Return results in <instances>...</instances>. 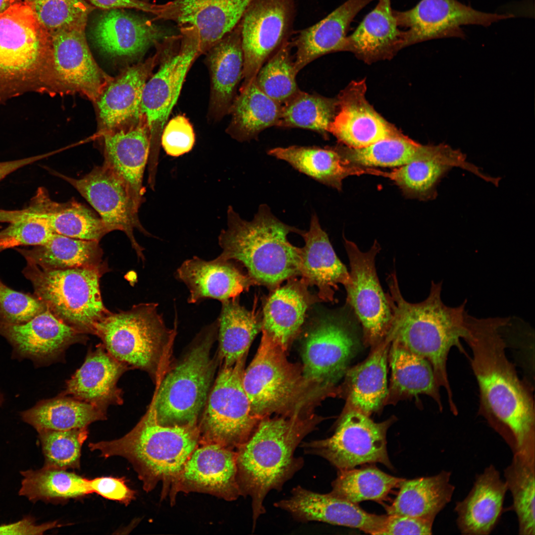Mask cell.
Returning <instances> with one entry per match:
<instances>
[{
  "label": "cell",
  "instance_id": "6da1fadb",
  "mask_svg": "<svg viewBox=\"0 0 535 535\" xmlns=\"http://www.w3.org/2000/svg\"><path fill=\"white\" fill-rule=\"evenodd\" d=\"M508 317L469 316L464 339L470 347L472 368L480 390V412L504 428L515 440L517 452L534 451L535 411L531 391L521 380L506 353Z\"/></svg>",
  "mask_w": 535,
  "mask_h": 535
},
{
  "label": "cell",
  "instance_id": "7a4b0ae2",
  "mask_svg": "<svg viewBox=\"0 0 535 535\" xmlns=\"http://www.w3.org/2000/svg\"><path fill=\"white\" fill-rule=\"evenodd\" d=\"M386 281L388 291L386 296L392 320L385 338L430 362L437 385L445 389L450 410L456 413L447 362L452 347L464 352L461 340L468 332L467 301L457 307L447 306L441 297L442 282L432 281L428 297L422 302L410 303L401 294L395 271L388 275Z\"/></svg>",
  "mask_w": 535,
  "mask_h": 535
},
{
  "label": "cell",
  "instance_id": "3957f363",
  "mask_svg": "<svg viewBox=\"0 0 535 535\" xmlns=\"http://www.w3.org/2000/svg\"><path fill=\"white\" fill-rule=\"evenodd\" d=\"M318 421L297 415L265 418L235 449L238 483L241 495L252 499L253 529L266 512L264 501L268 493L281 490L303 467L304 460L295 457V451Z\"/></svg>",
  "mask_w": 535,
  "mask_h": 535
},
{
  "label": "cell",
  "instance_id": "277c9868",
  "mask_svg": "<svg viewBox=\"0 0 535 535\" xmlns=\"http://www.w3.org/2000/svg\"><path fill=\"white\" fill-rule=\"evenodd\" d=\"M227 227L221 230L218 256L238 263L247 270L255 285L274 289L284 280L300 275V249L288 235L304 230L278 219L267 204L261 205L253 218H242L231 206L227 213Z\"/></svg>",
  "mask_w": 535,
  "mask_h": 535
},
{
  "label": "cell",
  "instance_id": "5b68a950",
  "mask_svg": "<svg viewBox=\"0 0 535 535\" xmlns=\"http://www.w3.org/2000/svg\"><path fill=\"white\" fill-rule=\"evenodd\" d=\"M196 425L167 427L159 424L149 406L135 427L120 438L91 442V451L107 458L121 456L133 465L143 488L150 491L160 482L170 489L186 461L198 446Z\"/></svg>",
  "mask_w": 535,
  "mask_h": 535
},
{
  "label": "cell",
  "instance_id": "8992f818",
  "mask_svg": "<svg viewBox=\"0 0 535 535\" xmlns=\"http://www.w3.org/2000/svg\"><path fill=\"white\" fill-rule=\"evenodd\" d=\"M157 303H140L126 311L109 312L95 325L94 333L106 350L130 369L149 374L158 385L171 366L177 315L168 327Z\"/></svg>",
  "mask_w": 535,
  "mask_h": 535
},
{
  "label": "cell",
  "instance_id": "52a82bcc",
  "mask_svg": "<svg viewBox=\"0 0 535 535\" xmlns=\"http://www.w3.org/2000/svg\"><path fill=\"white\" fill-rule=\"evenodd\" d=\"M217 318L205 326L182 359L170 368L156 385L150 405L163 426L196 425L206 404L216 368L211 355L217 336Z\"/></svg>",
  "mask_w": 535,
  "mask_h": 535
},
{
  "label": "cell",
  "instance_id": "ba28073f",
  "mask_svg": "<svg viewBox=\"0 0 535 535\" xmlns=\"http://www.w3.org/2000/svg\"><path fill=\"white\" fill-rule=\"evenodd\" d=\"M22 273L34 296L57 318L84 334H94L96 324L108 312L100 288L99 266L43 268L26 261Z\"/></svg>",
  "mask_w": 535,
  "mask_h": 535
},
{
  "label": "cell",
  "instance_id": "9c48e42d",
  "mask_svg": "<svg viewBox=\"0 0 535 535\" xmlns=\"http://www.w3.org/2000/svg\"><path fill=\"white\" fill-rule=\"evenodd\" d=\"M178 35L167 36L155 44L162 63L146 82L142 93L141 112L150 135L148 164L156 166L160 137L171 110L176 104L187 73L200 55L197 29L180 27Z\"/></svg>",
  "mask_w": 535,
  "mask_h": 535
},
{
  "label": "cell",
  "instance_id": "30bf717a",
  "mask_svg": "<svg viewBox=\"0 0 535 535\" xmlns=\"http://www.w3.org/2000/svg\"><path fill=\"white\" fill-rule=\"evenodd\" d=\"M246 356L220 370L197 424L199 444H217L235 449L262 420L251 411L242 378Z\"/></svg>",
  "mask_w": 535,
  "mask_h": 535
},
{
  "label": "cell",
  "instance_id": "8fae6325",
  "mask_svg": "<svg viewBox=\"0 0 535 535\" xmlns=\"http://www.w3.org/2000/svg\"><path fill=\"white\" fill-rule=\"evenodd\" d=\"M28 2L0 12V79L55 78L51 38Z\"/></svg>",
  "mask_w": 535,
  "mask_h": 535
},
{
  "label": "cell",
  "instance_id": "7c38bea8",
  "mask_svg": "<svg viewBox=\"0 0 535 535\" xmlns=\"http://www.w3.org/2000/svg\"><path fill=\"white\" fill-rule=\"evenodd\" d=\"M285 352L263 332L257 353L244 371L243 385L251 413L261 420L291 406L307 382L287 360Z\"/></svg>",
  "mask_w": 535,
  "mask_h": 535
},
{
  "label": "cell",
  "instance_id": "4fadbf2b",
  "mask_svg": "<svg viewBox=\"0 0 535 535\" xmlns=\"http://www.w3.org/2000/svg\"><path fill=\"white\" fill-rule=\"evenodd\" d=\"M393 420L375 423L367 415L349 410L330 437L303 442L300 446L305 453L319 456L337 470L375 463L392 469L387 451L386 433Z\"/></svg>",
  "mask_w": 535,
  "mask_h": 535
},
{
  "label": "cell",
  "instance_id": "5bb4252c",
  "mask_svg": "<svg viewBox=\"0 0 535 535\" xmlns=\"http://www.w3.org/2000/svg\"><path fill=\"white\" fill-rule=\"evenodd\" d=\"M328 312L317 317L306 332L302 358L306 381L333 384L343 375L355 345L351 314Z\"/></svg>",
  "mask_w": 535,
  "mask_h": 535
},
{
  "label": "cell",
  "instance_id": "9a60e30c",
  "mask_svg": "<svg viewBox=\"0 0 535 535\" xmlns=\"http://www.w3.org/2000/svg\"><path fill=\"white\" fill-rule=\"evenodd\" d=\"M350 267L351 284L345 287L346 303L360 322L364 338L374 344L382 341L391 325V307L379 283L375 259L380 250L375 241L369 251H361L357 245L344 237Z\"/></svg>",
  "mask_w": 535,
  "mask_h": 535
},
{
  "label": "cell",
  "instance_id": "2e32d148",
  "mask_svg": "<svg viewBox=\"0 0 535 535\" xmlns=\"http://www.w3.org/2000/svg\"><path fill=\"white\" fill-rule=\"evenodd\" d=\"M294 0H253L240 23L244 66L241 87L254 80L260 69L286 41L293 21Z\"/></svg>",
  "mask_w": 535,
  "mask_h": 535
},
{
  "label": "cell",
  "instance_id": "e0dca14e",
  "mask_svg": "<svg viewBox=\"0 0 535 535\" xmlns=\"http://www.w3.org/2000/svg\"><path fill=\"white\" fill-rule=\"evenodd\" d=\"M393 13L398 26L406 29L403 47L434 39L464 38V25L487 27L514 17L512 14L479 11L457 0H421L410 9L393 10Z\"/></svg>",
  "mask_w": 535,
  "mask_h": 535
},
{
  "label": "cell",
  "instance_id": "ac0fdd59",
  "mask_svg": "<svg viewBox=\"0 0 535 535\" xmlns=\"http://www.w3.org/2000/svg\"><path fill=\"white\" fill-rule=\"evenodd\" d=\"M72 185L98 213L108 232L123 231L139 259L143 262V248L134 236L135 228L151 235L140 223L129 191L124 184L111 170L102 165L95 167L79 179L58 174Z\"/></svg>",
  "mask_w": 535,
  "mask_h": 535
},
{
  "label": "cell",
  "instance_id": "d6986e66",
  "mask_svg": "<svg viewBox=\"0 0 535 535\" xmlns=\"http://www.w3.org/2000/svg\"><path fill=\"white\" fill-rule=\"evenodd\" d=\"M0 335L11 346L13 358L28 359L37 367L60 361L70 346L87 340L85 334L64 322L47 308L23 323L0 320Z\"/></svg>",
  "mask_w": 535,
  "mask_h": 535
},
{
  "label": "cell",
  "instance_id": "ffe728a7",
  "mask_svg": "<svg viewBox=\"0 0 535 535\" xmlns=\"http://www.w3.org/2000/svg\"><path fill=\"white\" fill-rule=\"evenodd\" d=\"M51 42L59 94L78 93L96 102L113 78L95 61L84 29L52 33Z\"/></svg>",
  "mask_w": 535,
  "mask_h": 535
},
{
  "label": "cell",
  "instance_id": "44dd1931",
  "mask_svg": "<svg viewBox=\"0 0 535 535\" xmlns=\"http://www.w3.org/2000/svg\"><path fill=\"white\" fill-rule=\"evenodd\" d=\"M170 496L178 492L211 494L231 501L241 495L235 450L217 444H203L194 450L172 484Z\"/></svg>",
  "mask_w": 535,
  "mask_h": 535
},
{
  "label": "cell",
  "instance_id": "7402d4cb",
  "mask_svg": "<svg viewBox=\"0 0 535 535\" xmlns=\"http://www.w3.org/2000/svg\"><path fill=\"white\" fill-rule=\"evenodd\" d=\"M253 0H173L158 4L155 19L170 20L197 30L201 54L206 53L241 21Z\"/></svg>",
  "mask_w": 535,
  "mask_h": 535
},
{
  "label": "cell",
  "instance_id": "603a6c76",
  "mask_svg": "<svg viewBox=\"0 0 535 535\" xmlns=\"http://www.w3.org/2000/svg\"><path fill=\"white\" fill-rule=\"evenodd\" d=\"M365 80L352 82L336 100L337 110L328 132L346 147L359 149L402 135L367 101Z\"/></svg>",
  "mask_w": 535,
  "mask_h": 535
},
{
  "label": "cell",
  "instance_id": "cb8c5ba5",
  "mask_svg": "<svg viewBox=\"0 0 535 535\" xmlns=\"http://www.w3.org/2000/svg\"><path fill=\"white\" fill-rule=\"evenodd\" d=\"M288 498L274 503L288 512L297 521H318L358 529L366 533L380 535L388 515L369 513L358 504L330 493L314 492L298 485Z\"/></svg>",
  "mask_w": 535,
  "mask_h": 535
},
{
  "label": "cell",
  "instance_id": "d4e9b609",
  "mask_svg": "<svg viewBox=\"0 0 535 535\" xmlns=\"http://www.w3.org/2000/svg\"><path fill=\"white\" fill-rule=\"evenodd\" d=\"M454 167L468 171L484 181L497 185L498 177L483 173L467 160L465 154L441 143L432 145L423 158L398 167L381 175L393 181L407 197L427 201L436 198V187L441 179Z\"/></svg>",
  "mask_w": 535,
  "mask_h": 535
},
{
  "label": "cell",
  "instance_id": "484cf974",
  "mask_svg": "<svg viewBox=\"0 0 535 535\" xmlns=\"http://www.w3.org/2000/svg\"><path fill=\"white\" fill-rule=\"evenodd\" d=\"M103 137V164L124 183L139 211L143 202V176L150 148V135L146 119L143 116L128 128L106 131Z\"/></svg>",
  "mask_w": 535,
  "mask_h": 535
},
{
  "label": "cell",
  "instance_id": "4316f807",
  "mask_svg": "<svg viewBox=\"0 0 535 535\" xmlns=\"http://www.w3.org/2000/svg\"><path fill=\"white\" fill-rule=\"evenodd\" d=\"M174 276L187 287L189 304H197L208 299L222 302L238 297L255 285L235 262L219 256L210 261L194 256L182 263Z\"/></svg>",
  "mask_w": 535,
  "mask_h": 535
},
{
  "label": "cell",
  "instance_id": "83f0119b",
  "mask_svg": "<svg viewBox=\"0 0 535 535\" xmlns=\"http://www.w3.org/2000/svg\"><path fill=\"white\" fill-rule=\"evenodd\" d=\"M130 368L113 358L102 344L88 352L84 362L65 384L60 394L86 402L107 412L111 405H121V375Z\"/></svg>",
  "mask_w": 535,
  "mask_h": 535
},
{
  "label": "cell",
  "instance_id": "f1b7e54d",
  "mask_svg": "<svg viewBox=\"0 0 535 535\" xmlns=\"http://www.w3.org/2000/svg\"><path fill=\"white\" fill-rule=\"evenodd\" d=\"M301 236L305 241L300 249L301 279L309 286L317 287L320 300L332 302L338 285L346 287L351 284L350 273L336 256L316 214H312L309 230Z\"/></svg>",
  "mask_w": 535,
  "mask_h": 535
},
{
  "label": "cell",
  "instance_id": "f546056e",
  "mask_svg": "<svg viewBox=\"0 0 535 535\" xmlns=\"http://www.w3.org/2000/svg\"><path fill=\"white\" fill-rule=\"evenodd\" d=\"M240 21L205 54L211 80L209 112L214 119L229 113L242 79L244 56Z\"/></svg>",
  "mask_w": 535,
  "mask_h": 535
},
{
  "label": "cell",
  "instance_id": "4dcf8cb0",
  "mask_svg": "<svg viewBox=\"0 0 535 535\" xmlns=\"http://www.w3.org/2000/svg\"><path fill=\"white\" fill-rule=\"evenodd\" d=\"M295 277L273 289L262 312V332L285 350L301 328L310 307L319 299L309 292L305 282Z\"/></svg>",
  "mask_w": 535,
  "mask_h": 535
},
{
  "label": "cell",
  "instance_id": "1f68e13d",
  "mask_svg": "<svg viewBox=\"0 0 535 535\" xmlns=\"http://www.w3.org/2000/svg\"><path fill=\"white\" fill-rule=\"evenodd\" d=\"M160 57L157 51L144 62L126 68L107 86L96 102L106 131L131 121L137 123L143 117V89Z\"/></svg>",
  "mask_w": 535,
  "mask_h": 535
},
{
  "label": "cell",
  "instance_id": "d6a6232c",
  "mask_svg": "<svg viewBox=\"0 0 535 535\" xmlns=\"http://www.w3.org/2000/svg\"><path fill=\"white\" fill-rule=\"evenodd\" d=\"M96 45L114 56H137L162 39L164 33L151 20L119 9H109L97 21L93 32Z\"/></svg>",
  "mask_w": 535,
  "mask_h": 535
},
{
  "label": "cell",
  "instance_id": "836d02e7",
  "mask_svg": "<svg viewBox=\"0 0 535 535\" xmlns=\"http://www.w3.org/2000/svg\"><path fill=\"white\" fill-rule=\"evenodd\" d=\"M507 490L505 481L492 465L477 476L468 495L455 507L461 534H489L499 520Z\"/></svg>",
  "mask_w": 535,
  "mask_h": 535
},
{
  "label": "cell",
  "instance_id": "e575fe53",
  "mask_svg": "<svg viewBox=\"0 0 535 535\" xmlns=\"http://www.w3.org/2000/svg\"><path fill=\"white\" fill-rule=\"evenodd\" d=\"M373 0H347L318 23L300 31L292 43L296 48L294 63L297 72L324 54L344 51L351 22Z\"/></svg>",
  "mask_w": 535,
  "mask_h": 535
},
{
  "label": "cell",
  "instance_id": "d590c367",
  "mask_svg": "<svg viewBox=\"0 0 535 535\" xmlns=\"http://www.w3.org/2000/svg\"><path fill=\"white\" fill-rule=\"evenodd\" d=\"M391 0H379L350 36L344 51L370 61L392 55L403 48L405 32L400 30Z\"/></svg>",
  "mask_w": 535,
  "mask_h": 535
},
{
  "label": "cell",
  "instance_id": "8d00e7d4",
  "mask_svg": "<svg viewBox=\"0 0 535 535\" xmlns=\"http://www.w3.org/2000/svg\"><path fill=\"white\" fill-rule=\"evenodd\" d=\"M268 154L286 161L296 170L318 182L339 191L341 190L343 180L347 176L371 172V169H363L348 164L338 146L276 147L269 150Z\"/></svg>",
  "mask_w": 535,
  "mask_h": 535
},
{
  "label": "cell",
  "instance_id": "74e56055",
  "mask_svg": "<svg viewBox=\"0 0 535 535\" xmlns=\"http://www.w3.org/2000/svg\"><path fill=\"white\" fill-rule=\"evenodd\" d=\"M30 204L36 215L46 220L54 233L99 242L108 233L101 217L85 206L72 200L54 201L44 188L38 189Z\"/></svg>",
  "mask_w": 535,
  "mask_h": 535
},
{
  "label": "cell",
  "instance_id": "f35d334b",
  "mask_svg": "<svg viewBox=\"0 0 535 535\" xmlns=\"http://www.w3.org/2000/svg\"><path fill=\"white\" fill-rule=\"evenodd\" d=\"M451 473L412 480L404 479L392 503L386 508L388 515H407L434 521L436 515L451 500L455 487Z\"/></svg>",
  "mask_w": 535,
  "mask_h": 535
},
{
  "label": "cell",
  "instance_id": "ab89813d",
  "mask_svg": "<svg viewBox=\"0 0 535 535\" xmlns=\"http://www.w3.org/2000/svg\"><path fill=\"white\" fill-rule=\"evenodd\" d=\"M255 78L241 87L229 112L231 119L226 131L240 142L257 139L264 130L277 126L280 117L281 105L259 89Z\"/></svg>",
  "mask_w": 535,
  "mask_h": 535
},
{
  "label": "cell",
  "instance_id": "60d3db41",
  "mask_svg": "<svg viewBox=\"0 0 535 535\" xmlns=\"http://www.w3.org/2000/svg\"><path fill=\"white\" fill-rule=\"evenodd\" d=\"M390 342L385 338L364 362L348 373L349 410L369 416L387 396V361Z\"/></svg>",
  "mask_w": 535,
  "mask_h": 535
},
{
  "label": "cell",
  "instance_id": "b9f144b4",
  "mask_svg": "<svg viewBox=\"0 0 535 535\" xmlns=\"http://www.w3.org/2000/svg\"><path fill=\"white\" fill-rule=\"evenodd\" d=\"M221 303L217 332L219 357L224 366H232L246 355L262 330V313L256 309L255 303L251 310L247 309L240 304L238 297Z\"/></svg>",
  "mask_w": 535,
  "mask_h": 535
},
{
  "label": "cell",
  "instance_id": "7bdbcfd3",
  "mask_svg": "<svg viewBox=\"0 0 535 535\" xmlns=\"http://www.w3.org/2000/svg\"><path fill=\"white\" fill-rule=\"evenodd\" d=\"M20 416L37 431L86 428L95 422L107 419V412L93 405L61 394L39 401L21 412Z\"/></svg>",
  "mask_w": 535,
  "mask_h": 535
},
{
  "label": "cell",
  "instance_id": "ee69618b",
  "mask_svg": "<svg viewBox=\"0 0 535 535\" xmlns=\"http://www.w3.org/2000/svg\"><path fill=\"white\" fill-rule=\"evenodd\" d=\"M15 250L26 261L46 269L99 266L103 254L98 241L56 233L45 243L32 249L16 248Z\"/></svg>",
  "mask_w": 535,
  "mask_h": 535
},
{
  "label": "cell",
  "instance_id": "f6af8a7d",
  "mask_svg": "<svg viewBox=\"0 0 535 535\" xmlns=\"http://www.w3.org/2000/svg\"><path fill=\"white\" fill-rule=\"evenodd\" d=\"M390 342L391 390L405 396L426 394L433 399L441 410L439 387L430 362L397 343Z\"/></svg>",
  "mask_w": 535,
  "mask_h": 535
},
{
  "label": "cell",
  "instance_id": "bcb514c9",
  "mask_svg": "<svg viewBox=\"0 0 535 535\" xmlns=\"http://www.w3.org/2000/svg\"><path fill=\"white\" fill-rule=\"evenodd\" d=\"M21 474L19 495L33 502H59L92 493L89 479L66 470L44 466Z\"/></svg>",
  "mask_w": 535,
  "mask_h": 535
},
{
  "label": "cell",
  "instance_id": "7dc6e473",
  "mask_svg": "<svg viewBox=\"0 0 535 535\" xmlns=\"http://www.w3.org/2000/svg\"><path fill=\"white\" fill-rule=\"evenodd\" d=\"M432 145H423L403 134L354 149L338 146L346 162L356 166L398 167L427 155Z\"/></svg>",
  "mask_w": 535,
  "mask_h": 535
},
{
  "label": "cell",
  "instance_id": "c3c4849f",
  "mask_svg": "<svg viewBox=\"0 0 535 535\" xmlns=\"http://www.w3.org/2000/svg\"><path fill=\"white\" fill-rule=\"evenodd\" d=\"M403 480L374 466L338 470L329 493L355 504L366 500L380 502Z\"/></svg>",
  "mask_w": 535,
  "mask_h": 535
},
{
  "label": "cell",
  "instance_id": "681fc988",
  "mask_svg": "<svg viewBox=\"0 0 535 535\" xmlns=\"http://www.w3.org/2000/svg\"><path fill=\"white\" fill-rule=\"evenodd\" d=\"M513 498L520 535H535V454L516 452L504 471Z\"/></svg>",
  "mask_w": 535,
  "mask_h": 535
},
{
  "label": "cell",
  "instance_id": "f907efd6",
  "mask_svg": "<svg viewBox=\"0 0 535 535\" xmlns=\"http://www.w3.org/2000/svg\"><path fill=\"white\" fill-rule=\"evenodd\" d=\"M336 110V100L300 90L281 105L277 127L307 129L325 136Z\"/></svg>",
  "mask_w": 535,
  "mask_h": 535
},
{
  "label": "cell",
  "instance_id": "816d5d0a",
  "mask_svg": "<svg viewBox=\"0 0 535 535\" xmlns=\"http://www.w3.org/2000/svg\"><path fill=\"white\" fill-rule=\"evenodd\" d=\"M291 46L289 40L285 41L263 65L255 78L259 89L281 105L300 91Z\"/></svg>",
  "mask_w": 535,
  "mask_h": 535
},
{
  "label": "cell",
  "instance_id": "f5cc1de1",
  "mask_svg": "<svg viewBox=\"0 0 535 535\" xmlns=\"http://www.w3.org/2000/svg\"><path fill=\"white\" fill-rule=\"evenodd\" d=\"M45 458V466L67 470L79 469L81 448L88 427L67 430L37 431Z\"/></svg>",
  "mask_w": 535,
  "mask_h": 535
},
{
  "label": "cell",
  "instance_id": "db71d44e",
  "mask_svg": "<svg viewBox=\"0 0 535 535\" xmlns=\"http://www.w3.org/2000/svg\"><path fill=\"white\" fill-rule=\"evenodd\" d=\"M32 7L40 24L52 33L84 29L90 11L84 0H34Z\"/></svg>",
  "mask_w": 535,
  "mask_h": 535
},
{
  "label": "cell",
  "instance_id": "11a10c76",
  "mask_svg": "<svg viewBox=\"0 0 535 535\" xmlns=\"http://www.w3.org/2000/svg\"><path fill=\"white\" fill-rule=\"evenodd\" d=\"M54 234L47 221L32 217L9 222L0 231V253L20 246H37L47 242Z\"/></svg>",
  "mask_w": 535,
  "mask_h": 535
},
{
  "label": "cell",
  "instance_id": "9f6ffc18",
  "mask_svg": "<svg viewBox=\"0 0 535 535\" xmlns=\"http://www.w3.org/2000/svg\"><path fill=\"white\" fill-rule=\"evenodd\" d=\"M46 308L35 296L15 291L0 279V320L10 323H23Z\"/></svg>",
  "mask_w": 535,
  "mask_h": 535
},
{
  "label": "cell",
  "instance_id": "6f0895ef",
  "mask_svg": "<svg viewBox=\"0 0 535 535\" xmlns=\"http://www.w3.org/2000/svg\"><path fill=\"white\" fill-rule=\"evenodd\" d=\"M195 142L192 124L186 117L177 115L165 124L160 137V145L166 154L177 157L190 152Z\"/></svg>",
  "mask_w": 535,
  "mask_h": 535
},
{
  "label": "cell",
  "instance_id": "680465c9",
  "mask_svg": "<svg viewBox=\"0 0 535 535\" xmlns=\"http://www.w3.org/2000/svg\"><path fill=\"white\" fill-rule=\"evenodd\" d=\"M124 478L98 477L89 480L92 493L95 492L109 500L129 504L135 497V492L126 484Z\"/></svg>",
  "mask_w": 535,
  "mask_h": 535
},
{
  "label": "cell",
  "instance_id": "91938a15",
  "mask_svg": "<svg viewBox=\"0 0 535 535\" xmlns=\"http://www.w3.org/2000/svg\"><path fill=\"white\" fill-rule=\"evenodd\" d=\"M433 523L418 517L388 515L380 535H431Z\"/></svg>",
  "mask_w": 535,
  "mask_h": 535
},
{
  "label": "cell",
  "instance_id": "94428289",
  "mask_svg": "<svg viewBox=\"0 0 535 535\" xmlns=\"http://www.w3.org/2000/svg\"><path fill=\"white\" fill-rule=\"evenodd\" d=\"M59 526L56 521L37 524L32 519L25 518L14 523L0 526V535H43Z\"/></svg>",
  "mask_w": 535,
  "mask_h": 535
},
{
  "label": "cell",
  "instance_id": "6125c7cd",
  "mask_svg": "<svg viewBox=\"0 0 535 535\" xmlns=\"http://www.w3.org/2000/svg\"><path fill=\"white\" fill-rule=\"evenodd\" d=\"M95 6L103 9L121 8H134L155 15L158 4H152L140 0H89Z\"/></svg>",
  "mask_w": 535,
  "mask_h": 535
},
{
  "label": "cell",
  "instance_id": "be15d7a7",
  "mask_svg": "<svg viewBox=\"0 0 535 535\" xmlns=\"http://www.w3.org/2000/svg\"><path fill=\"white\" fill-rule=\"evenodd\" d=\"M42 158V156L31 157L7 161L0 162V181L11 172L31 164Z\"/></svg>",
  "mask_w": 535,
  "mask_h": 535
},
{
  "label": "cell",
  "instance_id": "e7e4bbea",
  "mask_svg": "<svg viewBox=\"0 0 535 535\" xmlns=\"http://www.w3.org/2000/svg\"><path fill=\"white\" fill-rule=\"evenodd\" d=\"M4 398L2 394L0 391V406L2 404Z\"/></svg>",
  "mask_w": 535,
  "mask_h": 535
},
{
  "label": "cell",
  "instance_id": "03108f58",
  "mask_svg": "<svg viewBox=\"0 0 535 535\" xmlns=\"http://www.w3.org/2000/svg\"><path fill=\"white\" fill-rule=\"evenodd\" d=\"M28 0V1H33L34 0Z\"/></svg>",
  "mask_w": 535,
  "mask_h": 535
}]
</instances>
